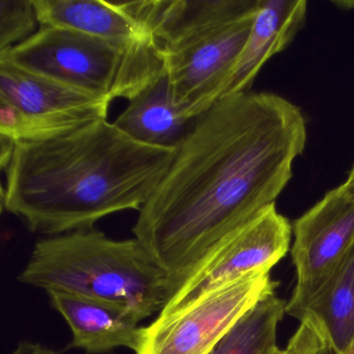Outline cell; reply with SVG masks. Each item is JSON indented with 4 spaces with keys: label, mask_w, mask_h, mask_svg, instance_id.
Returning <instances> with one entry per match:
<instances>
[{
    "label": "cell",
    "mask_w": 354,
    "mask_h": 354,
    "mask_svg": "<svg viewBox=\"0 0 354 354\" xmlns=\"http://www.w3.org/2000/svg\"><path fill=\"white\" fill-rule=\"evenodd\" d=\"M306 136L301 109L273 93L225 97L194 120L132 229L175 292L225 238L275 205Z\"/></svg>",
    "instance_id": "6da1fadb"
},
{
    "label": "cell",
    "mask_w": 354,
    "mask_h": 354,
    "mask_svg": "<svg viewBox=\"0 0 354 354\" xmlns=\"http://www.w3.org/2000/svg\"><path fill=\"white\" fill-rule=\"evenodd\" d=\"M175 154L132 140L107 120L55 140L18 144L3 169V207L35 234L94 229L109 215L140 211Z\"/></svg>",
    "instance_id": "7a4b0ae2"
},
{
    "label": "cell",
    "mask_w": 354,
    "mask_h": 354,
    "mask_svg": "<svg viewBox=\"0 0 354 354\" xmlns=\"http://www.w3.org/2000/svg\"><path fill=\"white\" fill-rule=\"evenodd\" d=\"M17 279L46 293L115 304L140 321L160 313L175 293L171 277L140 240L111 239L95 227L39 240Z\"/></svg>",
    "instance_id": "3957f363"
},
{
    "label": "cell",
    "mask_w": 354,
    "mask_h": 354,
    "mask_svg": "<svg viewBox=\"0 0 354 354\" xmlns=\"http://www.w3.org/2000/svg\"><path fill=\"white\" fill-rule=\"evenodd\" d=\"M0 57L111 102L131 101L167 69L162 47L155 39L125 44L50 26H42Z\"/></svg>",
    "instance_id": "277c9868"
},
{
    "label": "cell",
    "mask_w": 354,
    "mask_h": 354,
    "mask_svg": "<svg viewBox=\"0 0 354 354\" xmlns=\"http://www.w3.org/2000/svg\"><path fill=\"white\" fill-rule=\"evenodd\" d=\"M279 283L271 269L254 271L142 326L136 354H209L232 325Z\"/></svg>",
    "instance_id": "5b68a950"
},
{
    "label": "cell",
    "mask_w": 354,
    "mask_h": 354,
    "mask_svg": "<svg viewBox=\"0 0 354 354\" xmlns=\"http://www.w3.org/2000/svg\"><path fill=\"white\" fill-rule=\"evenodd\" d=\"M258 3L181 48L163 51L176 106L186 119H196L221 99L250 36Z\"/></svg>",
    "instance_id": "8992f818"
},
{
    "label": "cell",
    "mask_w": 354,
    "mask_h": 354,
    "mask_svg": "<svg viewBox=\"0 0 354 354\" xmlns=\"http://www.w3.org/2000/svg\"><path fill=\"white\" fill-rule=\"evenodd\" d=\"M292 225L275 205L225 238L169 298L160 316H167L223 286L254 271L272 269L290 248Z\"/></svg>",
    "instance_id": "52a82bcc"
},
{
    "label": "cell",
    "mask_w": 354,
    "mask_h": 354,
    "mask_svg": "<svg viewBox=\"0 0 354 354\" xmlns=\"http://www.w3.org/2000/svg\"><path fill=\"white\" fill-rule=\"evenodd\" d=\"M297 283L286 314L298 318L306 302L354 245V198L333 188L292 225Z\"/></svg>",
    "instance_id": "ba28073f"
},
{
    "label": "cell",
    "mask_w": 354,
    "mask_h": 354,
    "mask_svg": "<svg viewBox=\"0 0 354 354\" xmlns=\"http://www.w3.org/2000/svg\"><path fill=\"white\" fill-rule=\"evenodd\" d=\"M118 11L142 26L162 47L173 51L229 21L256 0H142L111 1Z\"/></svg>",
    "instance_id": "9c48e42d"
},
{
    "label": "cell",
    "mask_w": 354,
    "mask_h": 354,
    "mask_svg": "<svg viewBox=\"0 0 354 354\" xmlns=\"http://www.w3.org/2000/svg\"><path fill=\"white\" fill-rule=\"evenodd\" d=\"M0 98L32 117L95 123L107 120L111 101L20 69L0 57Z\"/></svg>",
    "instance_id": "30bf717a"
},
{
    "label": "cell",
    "mask_w": 354,
    "mask_h": 354,
    "mask_svg": "<svg viewBox=\"0 0 354 354\" xmlns=\"http://www.w3.org/2000/svg\"><path fill=\"white\" fill-rule=\"evenodd\" d=\"M51 306L72 333L71 346L88 354H104L117 348L138 349L142 326L125 308L66 292H47Z\"/></svg>",
    "instance_id": "8fae6325"
},
{
    "label": "cell",
    "mask_w": 354,
    "mask_h": 354,
    "mask_svg": "<svg viewBox=\"0 0 354 354\" xmlns=\"http://www.w3.org/2000/svg\"><path fill=\"white\" fill-rule=\"evenodd\" d=\"M306 13V0H259L250 36L221 99L250 92L265 64L285 50L304 28Z\"/></svg>",
    "instance_id": "7c38bea8"
},
{
    "label": "cell",
    "mask_w": 354,
    "mask_h": 354,
    "mask_svg": "<svg viewBox=\"0 0 354 354\" xmlns=\"http://www.w3.org/2000/svg\"><path fill=\"white\" fill-rule=\"evenodd\" d=\"M196 120V119H194ZM194 120H188L176 106L167 69L151 82L113 122L132 140L158 148L177 149Z\"/></svg>",
    "instance_id": "4fadbf2b"
},
{
    "label": "cell",
    "mask_w": 354,
    "mask_h": 354,
    "mask_svg": "<svg viewBox=\"0 0 354 354\" xmlns=\"http://www.w3.org/2000/svg\"><path fill=\"white\" fill-rule=\"evenodd\" d=\"M42 26L62 28L113 42H144L153 38L142 26L105 0H32Z\"/></svg>",
    "instance_id": "5bb4252c"
},
{
    "label": "cell",
    "mask_w": 354,
    "mask_h": 354,
    "mask_svg": "<svg viewBox=\"0 0 354 354\" xmlns=\"http://www.w3.org/2000/svg\"><path fill=\"white\" fill-rule=\"evenodd\" d=\"M298 320L308 319L333 354L354 342V245L306 302Z\"/></svg>",
    "instance_id": "9a60e30c"
},
{
    "label": "cell",
    "mask_w": 354,
    "mask_h": 354,
    "mask_svg": "<svg viewBox=\"0 0 354 354\" xmlns=\"http://www.w3.org/2000/svg\"><path fill=\"white\" fill-rule=\"evenodd\" d=\"M286 306L275 293L263 298L232 325L209 354H274Z\"/></svg>",
    "instance_id": "2e32d148"
},
{
    "label": "cell",
    "mask_w": 354,
    "mask_h": 354,
    "mask_svg": "<svg viewBox=\"0 0 354 354\" xmlns=\"http://www.w3.org/2000/svg\"><path fill=\"white\" fill-rule=\"evenodd\" d=\"M90 125V124H88ZM84 124L55 121L26 115L6 99L0 98V136L18 144L46 142L72 133Z\"/></svg>",
    "instance_id": "e0dca14e"
},
{
    "label": "cell",
    "mask_w": 354,
    "mask_h": 354,
    "mask_svg": "<svg viewBox=\"0 0 354 354\" xmlns=\"http://www.w3.org/2000/svg\"><path fill=\"white\" fill-rule=\"evenodd\" d=\"M38 24L32 0H0V53L28 40Z\"/></svg>",
    "instance_id": "ac0fdd59"
},
{
    "label": "cell",
    "mask_w": 354,
    "mask_h": 354,
    "mask_svg": "<svg viewBox=\"0 0 354 354\" xmlns=\"http://www.w3.org/2000/svg\"><path fill=\"white\" fill-rule=\"evenodd\" d=\"M328 351V346L316 326L308 319H302L287 347L279 348L274 354H325Z\"/></svg>",
    "instance_id": "d6986e66"
},
{
    "label": "cell",
    "mask_w": 354,
    "mask_h": 354,
    "mask_svg": "<svg viewBox=\"0 0 354 354\" xmlns=\"http://www.w3.org/2000/svg\"><path fill=\"white\" fill-rule=\"evenodd\" d=\"M11 354H59V352L55 350L50 349L47 346L42 345L40 343H36V342L28 341V339H24V341L19 342L18 345L16 346L15 349L12 351Z\"/></svg>",
    "instance_id": "ffe728a7"
},
{
    "label": "cell",
    "mask_w": 354,
    "mask_h": 354,
    "mask_svg": "<svg viewBox=\"0 0 354 354\" xmlns=\"http://www.w3.org/2000/svg\"><path fill=\"white\" fill-rule=\"evenodd\" d=\"M15 147V142H12L5 136H0V165H1L3 171L9 165L12 156H13Z\"/></svg>",
    "instance_id": "44dd1931"
},
{
    "label": "cell",
    "mask_w": 354,
    "mask_h": 354,
    "mask_svg": "<svg viewBox=\"0 0 354 354\" xmlns=\"http://www.w3.org/2000/svg\"><path fill=\"white\" fill-rule=\"evenodd\" d=\"M344 189L350 194V196L354 198V165L353 167L350 169L349 174H348L347 179L342 184Z\"/></svg>",
    "instance_id": "7402d4cb"
},
{
    "label": "cell",
    "mask_w": 354,
    "mask_h": 354,
    "mask_svg": "<svg viewBox=\"0 0 354 354\" xmlns=\"http://www.w3.org/2000/svg\"><path fill=\"white\" fill-rule=\"evenodd\" d=\"M343 354H354V342L348 347V349Z\"/></svg>",
    "instance_id": "603a6c76"
}]
</instances>
